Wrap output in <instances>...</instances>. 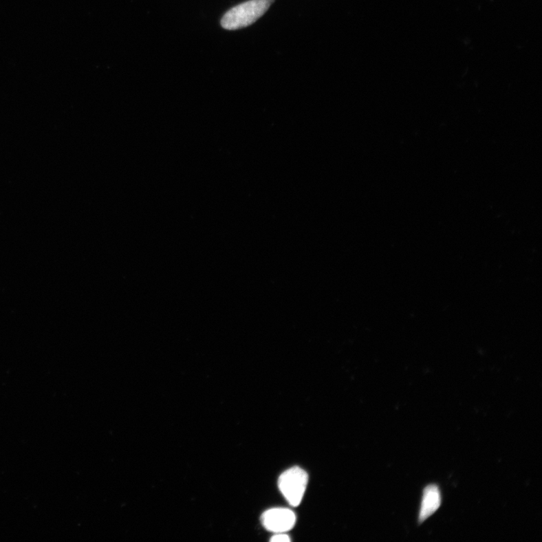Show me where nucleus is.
<instances>
[{
	"label": "nucleus",
	"mask_w": 542,
	"mask_h": 542,
	"mask_svg": "<svg viewBox=\"0 0 542 542\" xmlns=\"http://www.w3.org/2000/svg\"><path fill=\"white\" fill-rule=\"evenodd\" d=\"M290 541L289 536L284 533H276V535L270 539V541L273 542H289Z\"/></svg>",
	"instance_id": "5"
},
{
	"label": "nucleus",
	"mask_w": 542,
	"mask_h": 542,
	"mask_svg": "<svg viewBox=\"0 0 542 542\" xmlns=\"http://www.w3.org/2000/svg\"><path fill=\"white\" fill-rule=\"evenodd\" d=\"M442 504V494L440 488L435 484H430L422 492L419 514V523H422L434 514Z\"/></svg>",
	"instance_id": "4"
},
{
	"label": "nucleus",
	"mask_w": 542,
	"mask_h": 542,
	"mask_svg": "<svg viewBox=\"0 0 542 542\" xmlns=\"http://www.w3.org/2000/svg\"><path fill=\"white\" fill-rule=\"evenodd\" d=\"M274 0H250L232 8L221 21L223 28L235 30L248 27L269 10Z\"/></svg>",
	"instance_id": "1"
},
{
	"label": "nucleus",
	"mask_w": 542,
	"mask_h": 542,
	"mask_svg": "<svg viewBox=\"0 0 542 542\" xmlns=\"http://www.w3.org/2000/svg\"><path fill=\"white\" fill-rule=\"evenodd\" d=\"M308 475L305 470L293 467L286 470L279 478V488L292 506L300 505L307 488Z\"/></svg>",
	"instance_id": "2"
},
{
	"label": "nucleus",
	"mask_w": 542,
	"mask_h": 542,
	"mask_svg": "<svg viewBox=\"0 0 542 542\" xmlns=\"http://www.w3.org/2000/svg\"><path fill=\"white\" fill-rule=\"evenodd\" d=\"M264 527L274 533H285L292 530L296 523V516L289 508H277L268 510L262 514Z\"/></svg>",
	"instance_id": "3"
}]
</instances>
